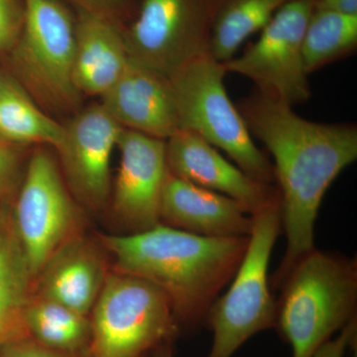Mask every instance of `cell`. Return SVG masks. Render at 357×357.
Listing matches in <instances>:
<instances>
[{
    "instance_id": "19",
    "label": "cell",
    "mask_w": 357,
    "mask_h": 357,
    "mask_svg": "<svg viewBox=\"0 0 357 357\" xmlns=\"http://www.w3.org/2000/svg\"><path fill=\"white\" fill-rule=\"evenodd\" d=\"M65 126L47 114L17 82L2 77L0 86V139L11 144L48 145L56 149Z\"/></svg>"
},
{
    "instance_id": "15",
    "label": "cell",
    "mask_w": 357,
    "mask_h": 357,
    "mask_svg": "<svg viewBox=\"0 0 357 357\" xmlns=\"http://www.w3.org/2000/svg\"><path fill=\"white\" fill-rule=\"evenodd\" d=\"M100 98L122 128L165 141L180 130L170 79L132 59Z\"/></svg>"
},
{
    "instance_id": "2",
    "label": "cell",
    "mask_w": 357,
    "mask_h": 357,
    "mask_svg": "<svg viewBox=\"0 0 357 357\" xmlns=\"http://www.w3.org/2000/svg\"><path fill=\"white\" fill-rule=\"evenodd\" d=\"M96 236L112 270L147 281L166 296L180 330L204 326L249 243V236H197L162 223L139 234Z\"/></svg>"
},
{
    "instance_id": "5",
    "label": "cell",
    "mask_w": 357,
    "mask_h": 357,
    "mask_svg": "<svg viewBox=\"0 0 357 357\" xmlns=\"http://www.w3.org/2000/svg\"><path fill=\"white\" fill-rule=\"evenodd\" d=\"M24 21L8 52L15 81L39 107L76 109L81 93L74 83L75 20L59 0H23Z\"/></svg>"
},
{
    "instance_id": "31",
    "label": "cell",
    "mask_w": 357,
    "mask_h": 357,
    "mask_svg": "<svg viewBox=\"0 0 357 357\" xmlns=\"http://www.w3.org/2000/svg\"><path fill=\"white\" fill-rule=\"evenodd\" d=\"M148 357H149V356H148Z\"/></svg>"
},
{
    "instance_id": "17",
    "label": "cell",
    "mask_w": 357,
    "mask_h": 357,
    "mask_svg": "<svg viewBox=\"0 0 357 357\" xmlns=\"http://www.w3.org/2000/svg\"><path fill=\"white\" fill-rule=\"evenodd\" d=\"M74 83L81 95L102 96L129 62L123 29L102 16L77 10Z\"/></svg>"
},
{
    "instance_id": "28",
    "label": "cell",
    "mask_w": 357,
    "mask_h": 357,
    "mask_svg": "<svg viewBox=\"0 0 357 357\" xmlns=\"http://www.w3.org/2000/svg\"><path fill=\"white\" fill-rule=\"evenodd\" d=\"M314 9L345 15H357V0H314Z\"/></svg>"
},
{
    "instance_id": "14",
    "label": "cell",
    "mask_w": 357,
    "mask_h": 357,
    "mask_svg": "<svg viewBox=\"0 0 357 357\" xmlns=\"http://www.w3.org/2000/svg\"><path fill=\"white\" fill-rule=\"evenodd\" d=\"M112 261L102 243L86 231L67 241L34 279L33 293L89 316L109 274Z\"/></svg>"
},
{
    "instance_id": "13",
    "label": "cell",
    "mask_w": 357,
    "mask_h": 357,
    "mask_svg": "<svg viewBox=\"0 0 357 357\" xmlns=\"http://www.w3.org/2000/svg\"><path fill=\"white\" fill-rule=\"evenodd\" d=\"M166 161L173 175L236 199L251 215L280 199L273 185L249 177L191 131L178 130L166 140Z\"/></svg>"
},
{
    "instance_id": "27",
    "label": "cell",
    "mask_w": 357,
    "mask_h": 357,
    "mask_svg": "<svg viewBox=\"0 0 357 357\" xmlns=\"http://www.w3.org/2000/svg\"><path fill=\"white\" fill-rule=\"evenodd\" d=\"M357 319L342 328L337 337L321 345L312 357H344L347 349L356 344Z\"/></svg>"
},
{
    "instance_id": "3",
    "label": "cell",
    "mask_w": 357,
    "mask_h": 357,
    "mask_svg": "<svg viewBox=\"0 0 357 357\" xmlns=\"http://www.w3.org/2000/svg\"><path fill=\"white\" fill-rule=\"evenodd\" d=\"M276 323L292 357H312L335 333L356 319L357 261L312 249L280 286Z\"/></svg>"
},
{
    "instance_id": "23",
    "label": "cell",
    "mask_w": 357,
    "mask_h": 357,
    "mask_svg": "<svg viewBox=\"0 0 357 357\" xmlns=\"http://www.w3.org/2000/svg\"><path fill=\"white\" fill-rule=\"evenodd\" d=\"M24 148L0 139V208L6 206L20 187L28 160Z\"/></svg>"
},
{
    "instance_id": "20",
    "label": "cell",
    "mask_w": 357,
    "mask_h": 357,
    "mask_svg": "<svg viewBox=\"0 0 357 357\" xmlns=\"http://www.w3.org/2000/svg\"><path fill=\"white\" fill-rule=\"evenodd\" d=\"M24 337L70 354H89L91 326L89 316L32 293L22 318Z\"/></svg>"
},
{
    "instance_id": "10",
    "label": "cell",
    "mask_w": 357,
    "mask_h": 357,
    "mask_svg": "<svg viewBox=\"0 0 357 357\" xmlns=\"http://www.w3.org/2000/svg\"><path fill=\"white\" fill-rule=\"evenodd\" d=\"M314 0H291L274 14L259 39L223 63L227 73L248 77L263 95L294 107L311 96L303 39Z\"/></svg>"
},
{
    "instance_id": "26",
    "label": "cell",
    "mask_w": 357,
    "mask_h": 357,
    "mask_svg": "<svg viewBox=\"0 0 357 357\" xmlns=\"http://www.w3.org/2000/svg\"><path fill=\"white\" fill-rule=\"evenodd\" d=\"M77 10L88 11L107 18L119 26L126 10L128 0H69Z\"/></svg>"
},
{
    "instance_id": "4",
    "label": "cell",
    "mask_w": 357,
    "mask_h": 357,
    "mask_svg": "<svg viewBox=\"0 0 357 357\" xmlns=\"http://www.w3.org/2000/svg\"><path fill=\"white\" fill-rule=\"evenodd\" d=\"M227 70L210 53L185 63L170 79L180 130L191 131L222 150L236 166L262 184L275 182L273 164L255 143L225 89Z\"/></svg>"
},
{
    "instance_id": "7",
    "label": "cell",
    "mask_w": 357,
    "mask_h": 357,
    "mask_svg": "<svg viewBox=\"0 0 357 357\" xmlns=\"http://www.w3.org/2000/svg\"><path fill=\"white\" fill-rule=\"evenodd\" d=\"M89 321L91 357H148L181 333L170 303L158 288L114 270Z\"/></svg>"
},
{
    "instance_id": "21",
    "label": "cell",
    "mask_w": 357,
    "mask_h": 357,
    "mask_svg": "<svg viewBox=\"0 0 357 357\" xmlns=\"http://www.w3.org/2000/svg\"><path fill=\"white\" fill-rule=\"evenodd\" d=\"M291 0H220L211 25L208 53L218 62L234 58L248 37L261 31Z\"/></svg>"
},
{
    "instance_id": "1",
    "label": "cell",
    "mask_w": 357,
    "mask_h": 357,
    "mask_svg": "<svg viewBox=\"0 0 357 357\" xmlns=\"http://www.w3.org/2000/svg\"><path fill=\"white\" fill-rule=\"evenodd\" d=\"M287 103L259 91L239 103L251 136L273 156L280 196L285 255L271 279L281 284L301 258L314 249V225L328 188L357 159V129L317 123L299 116Z\"/></svg>"
},
{
    "instance_id": "12",
    "label": "cell",
    "mask_w": 357,
    "mask_h": 357,
    "mask_svg": "<svg viewBox=\"0 0 357 357\" xmlns=\"http://www.w3.org/2000/svg\"><path fill=\"white\" fill-rule=\"evenodd\" d=\"M119 172L112 185L110 206L119 234L153 229L160 223L162 192L168 166L166 141L122 129L117 142Z\"/></svg>"
},
{
    "instance_id": "24",
    "label": "cell",
    "mask_w": 357,
    "mask_h": 357,
    "mask_svg": "<svg viewBox=\"0 0 357 357\" xmlns=\"http://www.w3.org/2000/svg\"><path fill=\"white\" fill-rule=\"evenodd\" d=\"M23 21V0H0V53L11 50L20 36Z\"/></svg>"
},
{
    "instance_id": "18",
    "label": "cell",
    "mask_w": 357,
    "mask_h": 357,
    "mask_svg": "<svg viewBox=\"0 0 357 357\" xmlns=\"http://www.w3.org/2000/svg\"><path fill=\"white\" fill-rule=\"evenodd\" d=\"M34 287L29 265L14 230L10 210L0 208V349L24 337L23 312Z\"/></svg>"
},
{
    "instance_id": "30",
    "label": "cell",
    "mask_w": 357,
    "mask_h": 357,
    "mask_svg": "<svg viewBox=\"0 0 357 357\" xmlns=\"http://www.w3.org/2000/svg\"><path fill=\"white\" fill-rule=\"evenodd\" d=\"M2 77L0 76V86H1Z\"/></svg>"
},
{
    "instance_id": "16",
    "label": "cell",
    "mask_w": 357,
    "mask_h": 357,
    "mask_svg": "<svg viewBox=\"0 0 357 357\" xmlns=\"http://www.w3.org/2000/svg\"><path fill=\"white\" fill-rule=\"evenodd\" d=\"M160 223L208 237L250 236L253 215L236 199L169 172L162 192Z\"/></svg>"
},
{
    "instance_id": "25",
    "label": "cell",
    "mask_w": 357,
    "mask_h": 357,
    "mask_svg": "<svg viewBox=\"0 0 357 357\" xmlns=\"http://www.w3.org/2000/svg\"><path fill=\"white\" fill-rule=\"evenodd\" d=\"M0 357H91V354L56 351L25 337L4 344L0 349Z\"/></svg>"
},
{
    "instance_id": "11",
    "label": "cell",
    "mask_w": 357,
    "mask_h": 357,
    "mask_svg": "<svg viewBox=\"0 0 357 357\" xmlns=\"http://www.w3.org/2000/svg\"><path fill=\"white\" fill-rule=\"evenodd\" d=\"M122 129L100 103L91 105L65 126L55 149L70 192L91 213L102 211L109 203L110 160Z\"/></svg>"
},
{
    "instance_id": "6",
    "label": "cell",
    "mask_w": 357,
    "mask_h": 357,
    "mask_svg": "<svg viewBox=\"0 0 357 357\" xmlns=\"http://www.w3.org/2000/svg\"><path fill=\"white\" fill-rule=\"evenodd\" d=\"M281 229L280 199L253 215L243 262L229 290L218 296L204 319V326L213 333L208 357H231L256 333L275 328L276 302L268 271Z\"/></svg>"
},
{
    "instance_id": "8",
    "label": "cell",
    "mask_w": 357,
    "mask_h": 357,
    "mask_svg": "<svg viewBox=\"0 0 357 357\" xmlns=\"http://www.w3.org/2000/svg\"><path fill=\"white\" fill-rule=\"evenodd\" d=\"M9 210L34 279L59 248L86 230L83 208L70 192L58 160L45 148L28 157Z\"/></svg>"
},
{
    "instance_id": "9",
    "label": "cell",
    "mask_w": 357,
    "mask_h": 357,
    "mask_svg": "<svg viewBox=\"0 0 357 357\" xmlns=\"http://www.w3.org/2000/svg\"><path fill=\"white\" fill-rule=\"evenodd\" d=\"M220 0H141L123 29L129 57L167 77L208 53L211 25Z\"/></svg>"
},
{
    "instance_id": "22",
    "label": "cell",
    "mask_w": 357,
    "mask_h": 357,
    "mask_svg": "<svg viewBox=\"0 0 357 357\" xmlns=\"http://www.w3.org/2000/svg\"><path fill=\"white\" fill-rule=\"evenodd\" d=\"M357 45V15L312 10L303 39L307 74L351 53Z\"/></svg>"
},
{
    "instance_id": "29",
    "label": "cell",
    "mask_w": 357,
    "mask_h": 357,
    "mask_svg": "<svg viewBox=\"0 0 357 357\" xmlns=\"http://www.w3.org/2000/svg\"><path fill=\"white\" fill-rule=\"evenodd\" d=\"M149 357H175L173 352V342L160 345L151 352Z\"/></svg>"
}]
</instances>
